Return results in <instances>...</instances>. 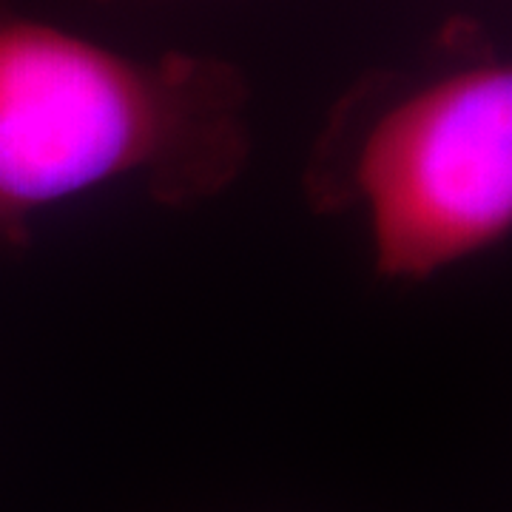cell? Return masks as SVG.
I'll return each mask as SVG.
<instances>
[{
    "instance_id": "obj_1",
    "label": "cell",
    "mask_w": 512,
    "mask_h": 512,
    "mask_svg": "<svg viewBox=\"0 0 512 512\" xmlns=\"http://www.w3.org/2000/svg\"><path fill=\"white\" fill-rule=\"evenodd\" d=\"M251 154L245 86L225 63L134 55L0 0V239L114 188L214 200Z\"/></svg>"
},
{
    "instance_id": "obj_2",
    "label": "cell",
    "mask_w": 512,
    "mask_h": 512,
    "mask_svg": "<svg viewBox=\"0 0 512 512\" xmlns=\"http://www.w3.org/2000/svg\"><path fill=\"white\" fill-rule=\"evenodd\" d=\"M311 200L359 211L373 268L424 282L512 237V60H478L342 111L308 168Z\"/></svg>"
}]
</instances>
